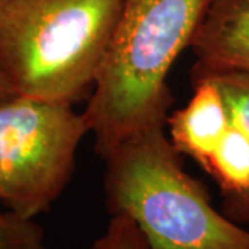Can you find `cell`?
<instances>
[{"mask_svg":"<svg viewBox=\"0 0 249 249\" xmlns=\"http://www.w3.org/2000/svg\"><path fill=\"white\" fill-rule=\"evenodd\" d=\"M0 249H49L45 230L35 219L0 212Z\"/></svg>","mask_w":249,"mask_h":249,"instance_id":"cell-8","label":"cell"},{"mask_svg":"<svg viewBox=\"0 0 249 249\" xmlns=\"http://www.w3.org/2000/svg\"><path fill=\"white\" fill-rule=\"evenodd\" d=\"M213 0H124L106 58L83 111L104 160L133 134L165 126L166 78Z\"/></svg>","mask_w":249,"mask_h":249,"instance_id":"cell-1","label":"cell"},{"mask_svg":"<svg viewBox=\"0 0 249 249\" xmlns=\"http://www.w3.org/2000/svg\"><path fill=\"white\" fill-rule=\"evenodd\" d=\"M193 97L166 119L170 142L180 155H188L204 168L230 124L222 90L208 73L193 68Z\"/></svg>","mask_w":249,"mask_h":249,"instance_id":"cell-6","label":"cell"},{"mask_svg":"<svg viewBox=\"0 0 249 249\" xmlns=\"http://www.w3.org/2000/svg\"><path fill=\"white\" fill-rule=\"evenodd\" d=\"M90 249H150V245L132 219L124 214H112L104 234Z\"/></svg>","mask_w":249,"mask_h":249,"instance_id":"cell-9","label":"cell"},{"mask_svg":"<svg viewBox=\"0 0 249 249\" xmlns=\"http://www.w3.org/2000/svg\"><path fill=\"white\" fill-rule=\"evenodd\" d=\"M16 96H18L17 91L14 90L11 82L6 75V72L3 71V68L0 65V104L9 101L10 98L16 97Z\"/></svg>","mask_w":249,"mask_h":249,"instance_id":"cell-10","label":"cell"},{"mask_svg":"<svg viewBox=\"0 0 249 249\" xmlns=\"http://www.w3.org/2000/svg\"><path fill=\"white\" fill-rule=\"evenodd\" d=\"M88 132L72 103L16 96L0 104V204L27 219L47 212L68 186Z\"/></svg>","mask_w":249,"mask_h":249,"instance_id":"cell-4","label":"cell"},{"mask_svg":"<svg viewBox=\"0 0 249 249\" xmlns=\"http://www.w3.org/2000/svg\"><path fill=\"white\" fill-rule=\"evenodd\" d=\"M190 47L204 70L249 72V0H213Z\"/></svg>","mask_w":249,"mask_h":249,"instance_id":"cell-7","label":"cell"},{"mask_svg":"<svg viewBox=\"0 0 249 249\" xmlns=\"http://www.w3.org/2000/svg\"><path fill=\"white\" fill-rule=\"evenodd\" d=\"M104 160L108 212L132 219L150 249H249L248 230L214 209L165 126L133 134Z\"/></svg>","mask_w":249,"mask_h":249,"instance_id":"cell-2","label":"cell"},{"mask_svg":"<svg viewBox=\"0 0 249 249\" xmlns=\"http://www.w3.org/2000/svg\"><path fill=\"white\" fill-rule=\"evenodd\" d=\"M230 124L202 169L220 190L222 212L238 224L249 223V73L223 82Z\"/></svg>","mask_w":249,"mask_h":249,"instance_id":"cell-5","label":"cell"},{"mask_svg":"<svg viewBox=\"0 0 249 249\" xmlns=\"http://www.w3.org/2000/svg\"><path fill=\"white\" fill-rule=\"evenodd\" d=\"M124 0H0V65L18 96L73 103L94 86Z\"/></svg>","mask_w":249,"mask_h":249,"instance_id":"cell-3","label":"cell"}]
</instances>
